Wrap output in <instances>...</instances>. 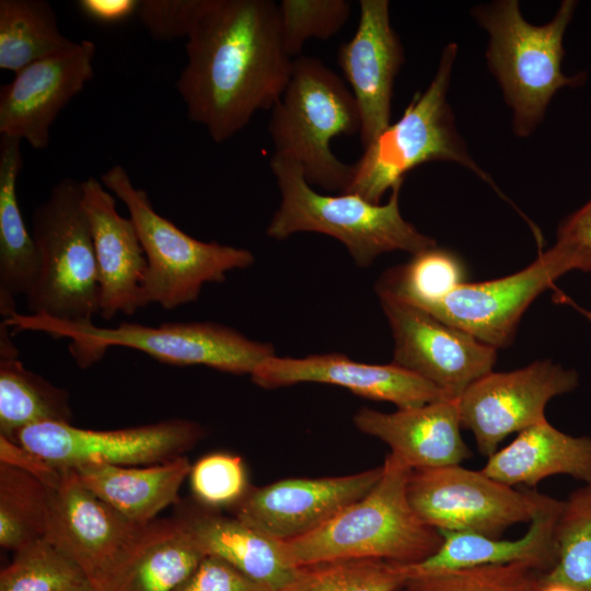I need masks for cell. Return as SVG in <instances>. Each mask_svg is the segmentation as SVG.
<instances>
[{"label": "cell", "instance_id": "obj_42", "mask_svg": "<svg viewBox=\"0 0 591 591\" xmlns=\"http://www.w3.org/2000/svg\"><path fill=\"white\" fill-rule=\"evenodd\" d=\"M557 239L578 245L591 255V199L559 224Z\"/></svg>", "mask_w": 591, "mask_h": 591}, {"label": "cell", "instance_id": "obj_33", "mask_svg": "<svg viewBox=\"0 0 591 591\" xmlns=\"http://www.w3.org/2000/svg\"><path fill=\"white\" fill-rule=\"evenodd\" d=\"M408 576L404 565L382 559H344L297 568L281 591H399Z\"/></svg>", "mask_w": 591, "mask_h": 591}, {"label": "cell", "instance_id": "obj_20", "mask_svg": "<svg viewBox=\"0 0 591 591\" xmlns=\"http://www.w3.org/2000/svg\"><path fill=\"white\" fill-rule=\"evenodd\" d=\"M81 187L99 273V315L104 320L132 315L147 305V258L135 224L117 212L114 196L101 181L91 176Z\"/></svg>", "mask_w": 591, "mask_h": 591}, {"label": "cell", "instance_id": "obj_11", "mask_svg": "<svg viewBox=\"0 0 591 591\" xmlns=\"http://www.w3.org/2000/svg\"><path fill=\"white\" fill-rule=\"evenodd\" d=\"M536 490H518L483 471L452 465L413 471L408 501L426 524L439 531L468 532L499 538L522 522H530Z\"/></svg>", "mask_w": 591, "mask_h": 591}, {"label": "cell", "instance_id": "obj_8", "mask_svg": "<svg viewBox=\"0 0 591 591\" xmlns=\"http://www.w3.org/2000/svg\"><path fill=\"white\" fill-rule=\"evenodd\" d=\"M39 274L26 297L27 313L69 323L99 315V273L81 182L61 178L32 216Z\"/></svg>", "mask_w": 591, "mask_h": 591}, {"label": "cell", "instance_id": "obj_13", "mask_svg": "<svg viewBox=\"0 0 591 591\" xmlns=\"http://www.w3.org/2000/svg\"><path fill=\"white\" fill-rule=\"evenodd\" d=\"M49 488L46 538L101 591L143 535L148 524L131 522L63 468Z\"/></svg>", "mask_w": 591, "mask_h": 591}, {"label": "cell", "instance_id": "obj_3", "mask_svg": "<svg viewBox=\"0 0 591 591\" xmlns=\"http://www.w3.org/2000/svg\"><path fill=\"white\" fill-rule=\"evenodd\" d=\"M2 320L13 332H43L55 338H68L69 350L81 368L99 361L111 347L139 350L171 366H205L250 375L275 356L270 344L253 340L213 322H166L159 326L120 323L116 327H102L93 322L77 324L19 312Z\"/></svg>", "mask_w": 591, "mask_h": 591}, {"label": "cell", "instance_id": "obj_23", "mask_svg": "<svg viewBox=\"0 0 591 591\" xmlns=\"http://www.w3.org/2000/svg\"><path fill=\"white\" fill-rule=\"evenodd\" d=\"M175 518L205 556L225 561L271 591L286 588L297 571L280 542L234 515L225 517L206 507H186Z\"/></svg>", "mask_w": 591, "mask_h": 591}, {"label": "cell", "instance_id": "obj_1", "mask_svg": "<svg viewBox=\"0 0 591 591\" xmlns=\"http://www.w3.org/2000/svg\"><path fill=\"white\" fill-rule=\"evenodd\" d=\"M185 51L176 90L188 119L217 143L243 130L256 112L273 108L293 65L270 0H198Z\"/></svg>", "mask_w": 591, "mask_h": 591}, {"label": "cell", "instance_id": "obj_39", "mask_svg": "<svg viewBox=\"0 0 591 591\" xmlns=\"http://www.w3.org/2000/svg\"><path fill=\"white\" fill-rule=\"evenodd\" d=\"M176 591H271L225 561L205 556L194 573Z\"/></svg>", "mask_w": 591, "mask_h": 591}, {"label": "cell", "instance_id": "obj_19", "mask_svg": "<svg viewBox=\"0 0 591 591\" xmlns=\"http://www.w3.org/2000/svg\"><path fill=\"white\" fill-rule=\"evenodd\" d=\"M251 379L263 389L306 382L337 385L366 398L393 403L398 409L445 399L433 384L393 362L363 363L341 354L273 356L256 368Z\"/></svg>", "mask_w": 591, "mask_h": 591}, {"label": "cell", "instance_id": "obj_14", "mask_svg": "<svg viewBox=\"0 0 591 591\" xmlns=\"http://www.w3.org/2000/svg\"><path fill=\"white\" fill-rule=\"evenodd\" d=\"M578 383L575 370L548 359L510 372L491 371L457 399L461 425L473 433L479 453L490 457L508 436L546 420L547 403Z\"/></svg>", "mask_w": 591, "mask_h": 591}, {"label": "cell", "instance_id": "obj_22", "mask_svg": "<svg viewBox=\"0 0 591 591\" xmlns=\"http://www.w3.org/2000/svg\"><path fill=\"white\" fill-rule=\"evenodd\" d=\"M563 500L536 493V507L524 535L517 540L440 531L442 543L425 560L404 565L408 579L441 571L486 565L526 564L545 575L556 564L555 528Z\"/></svg>", "mask_w": 591, "mask_h": 591}, {"label": "cell", "instance_id": "obj_18", "mask_svg": "<svg viewBox=\"0 0 591 591\" xmlns=\"http://www.w3.org/2000/svg\"><path fill=\"white\" fill-rule=\"evenodd\" d=\"M354 36L341 44L337 62L356 100L362 147L369 146L391 124L393 88L405 56L391 25L386 0H360Z\"/></svg>", "mask_w": 591, "mask_h": 591}, {"label": "cell", "instance_id": "obj_7", "mask_svg": "<svg viewBox=\"0 0 591 591\" xmlns=\"http://www.w3.org/2000/svg\"><path fill=\"white\" fill-rule=\"evenodd\" d=\"M456 53L455 43L443 48L429 86L416 92L402 117L363 148L362 155L352 164V179L345 193L379 205L389 189L403 184L408 172L434 161L465 166L496 188L470 155L447 100Z\"/></svg>", "mask_w": 591, "mask_h": 591}, {"label": "cell", "instance_id": "obj_44", "mask_svg": "<svg viewBox=\"0 0 591 591\" xmlns=\"http://www.w3.org/2000/svg\"><path fill=\"white\" fill-rule=\"evenodd\" d=\"M77 591H96L91 584L82 588V589H79Z\"/></svg>", "mask_w": 591, "mask_h": 591}, {"label": "cell", "instance_id": "obj_36", "mask_svg": "<svg viewBox=\"0 0 591 591\" xmlns=\"http://www.w3.org/2000/svg\"><path fill=\"white\" fill-rule=\"evenodd\" d=\"M280 32L287 54L300 56L308 39H329L346 24L351 4L346 0H282L278 4Z\"/></svg>", "mask_w": 591, "mask_h": 591}, {"label": "cell", "instance_id": "obj_24", "mask_svg": "<svg viewBox=\"0 0 591 591\" xmlns=\"http://www.w3.org/2000/svg\"><path fill=\"white\" fill-rule=\"evenodd\" d=\"M508 486H536L553 475L591 482V436H571L547 420L529 427L497 450L482 468Z\"/></svg>", "mask_w": 591, "mask_h": 591}, {"label": "cell", "instance_id": "obj_26", "mask_svg": "<svg viewBox=\"0 0 591 591\" xmlns=\"http://www.w3.org/2000/svg\"><path fill=\"white\" fill-rule=\"evenodd\" d=\"M204 557L176 518L154 520L101 591H176Z\"/></svg>", "mask_w": 591, "mask_h": 591}, {"label": "cell", "instance_id": "obj_38", "mask_svg": "<svg viewBox=\"0 0 591 591\" xmlns=\"http://www.w3.org/2000/svg\"><path fill=\"white\" fill-rule=\"evenodd\" d=\"M198 0H140L137 16L157 40L186 37Z\"/></svg>", "mask_w": 591, "mask_h": 591}, {"label": "cell", "instance_id": "obj_31", "mask_svg": "<svg viewBox=\"0 0 591 591\" xmlns=\"http://www.w3.org/2000/svg\"><path fill=\"white\" fill-rule=\"evenodd\" d=\"M49 488L34 475L0 462V545L16 553L46 538Z\"/></svg>", "mask_w": 591, "mask_h": 591}, {"label": "cell", "instance_id": "obj_21", "mask_svg": "<svg viewBox=\"0 0 591 591\" xmlns=\"http://www.w3.org/2000/svg\"><path fill=\"white\" fill-rule=\"evenodd\" d=\"M354 424L386 443L413 471L460 465L472 456L461 436L457 401L439 399L394 413L363 407Z\"/></svg>", "mask_w": 591, "mask_h": 591}, {"label": "cell", "instance_id": "obj_30", "mask_svg": "<svg viewBox=\"0 0 591 591\" xmlns=\"http://www.w3.org/2000/svg\"><path fill=\"white\" fill-rule=\"evenodd\" d=\"M466 267L462 258L437 245L412 255L406 264L393 267L379 279V298H391L426 309L465 283Z\"/></svg>", "mask_w": 591, "mask_h": 591}, {"label": "cell", "instance_id": "obj_27", "mask_svg": "<svg viewBox=\"0 0 591 591\" xmlns=\"http://www.w3.org/2000/svg\"><path fill=\"white\" fill-rule=\"evenodd\" d=\"M23 166L21 140H0V314L16 311V299L27 297L39 274V253L20 210L16 183Z\"/></svg>", "mask_w": 591, "mask_h": 591}, {"label": "cell", "instance_id": "obj_9", "mask_svg": "<svg viewBox=\"0 0 591 591\" xmlns=\"http://www.w3.org/2000/svg\"><path fill=\"white\" fill-rule=\"evenodd\" d=\"M101 183L126 206L147 258L146 304L172 310L198 299L205 283L222 282L229 271L251 266V251L192 237L152 207L147 192L136 187L126 169L115 164Z\"/></svg>", "mask_w": 591, "mask_h": 591}, {"label": "cell", "instance_id": "obj_29", "mask_svg": "<svg viewBox=\"0 0 591 591\" xmlns=\"http://www.w3.org/2000/svg\"><path fill=\"white\" fill-rule=\"evenodd\" d=\"M77 43L61 34L49 2L0 0V69L15 74Z\"/></svg>", "mask_w": 591, "mask_h": 591}, {"label": "cell", "instance_id": "obj_25", "mask_svg": "<svg viewBox=\"0 0 591 591\" xmlns=\"http://www.w3.org/2000/svg\"><path fill=\"white\" fill-rule=\"evenodd\" d=\"M71 470L86 488L121 515L137 524H148L163 509L178 502L181 486L192 465L183 455L144 466L86 464Z\"/></svg>", "mask_w": 591, "mask_h": 591}, {"label": "cell", "instance_id": "obj_37", "mask_svg": "<svg viewBox=\"0 0 591 591\" xmlns=\"http://www.w3.org/2000/svg\"><path fill=\"white\" fill-rule=\"evenodd\" d=\"M189 480L195 498L208 508L234 507L248 490L242 459L229 453L202 456L192 465Z\"/></svg>", "mask_w": 591, "mask_h": 591}, {"label": "cell", "instance_id": "obj_17", "mask_svg": "<svg viewBox=\"0 0 591 591\" xmlns=\"http://www.w3.org/2000/svg\"><path fill=\"white\" fill-rule=\"evenodd\" d=\"M96 46L82 39L68 50L38 60L0 86V135L49 146L50 127L61 109L92 80Z\"/></svg>", "mask_w": 591, "mask_h": 591}, {"label": "cell", "instance_id": "obj_28", "mask_svg": "<svg viewBox=\"0 0 591 591\" xmlns=\"http://www.w3.org/2000/svg\"><path fill=\"white\" fill-rule=\"evenodd\" d=\"M13 331L0 322V436L13 441L23 428L70 422L68 393L27 370L19 359Z\"/></svg>", "mask_w": 591, "mask_h": 591}, {"label": "cell", "instance_id": "obj_6", "mask_svg": "<svg viewBox=\"0 0 591 591\" xmlns=\"http://www.w3.org/2000/svg\"><path fill=\"white\" fill-rule=\"evenodd\" d=\"M356 100L343 79L311 56L293 59L289 82L271 108L274 154L296 161L311 185L345 193L352 164L332 151V140L360 132Z\"/></svg>", "mask_w": 591, "mask_h": 591}, {"label": "cell", "instance_id": "obj_45", "mask_svg": "<svg viewBox=\"0 0 591 591\" xmlns=\"http://www.w3.org/2000/svg\"><path fill=\"white\" fill-rule=\"evenodd\" d=\"M399 591H409V590L406 587H404Z\"/></svg>", "mask_w": 591, "mask_h": 591}, {"label": "cell", "instance_id": "obj_4", "mask_svg": "<svg viewBox=\"0 0 591 591\" xmlns=\"http://www.w3.org/2000/svg\"><path fill=\"white\" fill-rule=\"evenodd\" d=\"M270 169L281 195L267 228L273 239L283 240L299 232L326 234L341 242L359 267L370 266L384 253L402 251L414 255L437 245L402 217V185L392 189L386 204L376 205L357 194L317 193L293 160L273 154Z\"/></svg>", "mask_w": 591, "mask_h": 591}, {"label": "cell", "instance_id": "obj_40", "mask_svg": "<svg viewBox=\"0 0 591 591\" xmlns=\"http://www.w3.org/2000/svg\"><path fill=\"white\" fill-rule=\"evenodd\" d=\"M0 462L21 468L51 487L59 479L62 468L57 467L20 444L0 436Z\"/></svg>", "mask_w": 591, "mask_h": 591}, {"label": "cell", "instance_id": "obj_12", "mask_svg": "<svg viewBox=\"0 0 591 591\" xmlns=\"http://www.w3.org/2000/svg\"><path fill=\"white\" fill-rule=\"evenodd\" d=\"M205 436L187 419L115 429L91 430L70 422H43L21 429L13 442L60 468L86 464L144 466L183 456Z\"/></svg>", "mask_w": 591, "mask_h": 591}, {"label": "cell", "instance_id": "obj_5", "mask_svg": "<svg viewBox=\"0 0 591 591\" xmlns=\"http://www.w3.org/2000/svg\"><path fill=\"white\" fill-rule=\"evenodd\" d=\"M576 0H564L548 23L536 26L523 19L517 0H499L477 5L473 15L489 34L488 68L512 108V127L518 137H528L543 120L554 94L565 86H579L584 73L571 77L561 71L563 39Z\"/></svg>", "mask_w": 591, "mask_h": 591}, {"label": "cell", "instance_id": "obj_41", "mask_svg": "<svg viewBox=\"0 0 591 591\" xmlns=\"http://www.w3.org/2000/svg\"><path fill=\"white\" fill-rule=\"evenodd\" d=\"M140 0H79L78 10L102 25H115L137 15Z\"/></svg>", "mask_w": 591, "mask_h": 591}, {"label": "cell", "instance_id": "obj_43", "mask_svg": "<svg viewBox=\"0 0 591 591\" xmlns=\"http://www.w3.org/2000/svg\"><path fill=\"white\" fill-rule=\"evenodd\" d=\"M540 591H576L575 589L557 583V582H542Z\"/></svg>", "mask_w": 591, "mask_h": 591}, {"label": "cell", "instance_id": "obj_15", "mask_svg": "<svg viewBox=\"0 0 591 591\" xmlns=\"http://www.w3.org/2000/svg\"><path fill=\"white\" fill-rule=\"evenodd\" d=\"M394 338L393 363L457 401L466 389L491 372L497 349L427 311L380 298Z\"/></svg>", "mask_w": 591, "mask_h": 591}, {"label": "cell", "instance_id": "obj_35", "mask_svg": "<svg viewBox=\"0 0 591 591\" xmlns=\"http://www.w3.org/2000/svg\"><path fill=\"white\" fill-rule=\"evenodd\" d=\"M543 572L522 563L486 565L414 577L409 591H540Z\"/></svg>", "mask_w": 591, "mask_h": 591}, {"label": "cell", "instance_id": "obj_2", "mask_svg": "<svg viewBox=\"0 0 591 591\" xmlns=\"http://www.w3.org/2000/svg\"><path fill=\"white\" fill-rule=\"evenodd\" d=\"M413 470L391 452L375 486L318 530L280 542L293 567L344 560L382 559L418 564L438 551L439 530L422 522L407 498Z\"/></svg>", "mask_w": 591, "mask_h": 591}, {"label": "cell", "instance_id": "obj_32", "mask_svg": "<svg viewBox=\"0 0 591 591\" xmlns=\"http://www.w3.org/2000/svg\"><path fill=\"white\" fill-rule=\"evenodd\" d=\"M557 560L542 582H557L576 591H591V482L566 500L555 528Z\"/></svg>", "mask_w": 591, "mask_h": 591}, {"label": "cell", "instance_id": "obj_34", "mask_svg": "<svg viewBox=\"0 0 591 591\" xmlns=\"http://www.w3.org/2000/svg\"><path fill=\"white\" fill-rule=\"evenodd\" d=\"M89 584L83 571L47 538L14 553L0 573V591H77Z\"/></svg>", "mask_w": 591, "mask_h": 591}, {"label": "cell", "instance_id": "obj_16", "mask_svg": "<svg viewBox=\"0 0 591 591\" xmlns=\"http://www.w3.org/2000/svg\"><path fill=\"white\" fill-rule=\"evenodd\" d=\"M382 465L350 475L286 478L248 488L234 517L263 535L289 542L322 528L366 496L379 482Z\"/></svg>", "mask_w": 591, "mask_h": 591}, {"label": "cell", "instance_id": "obj_10", "mask_svg": "<svg viewBox=\"0 0 591 591\" xmlns=\"http://www.w3.org/2000/svg\"><path fill=\"white\" fill-rule=\"evenodd\" d=\"M575 269L591 271V255L557 239L552 248L522 270L484 282H465L422 310L495 349L506 348L513 341L529 305L556 279Z\"/></svg>", "mask_w": 591, "mask_h": 591}]
</instances>
